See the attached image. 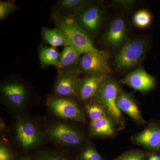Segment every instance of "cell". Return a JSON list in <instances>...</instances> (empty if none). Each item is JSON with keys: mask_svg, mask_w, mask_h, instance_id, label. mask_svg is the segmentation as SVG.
<instances>
[{"mask_svg": "<svg viewBox=\"0 0 160 160\" xmlns=\"http://www.w3.org/2000/svg\"><path fill=\"white\" fill-rule=\"evenodd\" d=\"M14 155L12 152L6 146L1 144L0 146V160H13Z\"/></svg>", "mask_w": 160, "mask_h": 160, "instance_id": "obj_26", "label": "cell"}, {"mask_svg": "<svg viewBox=\"0 0 160 160\" xmlns=\"http://www.w3.org/2000/svg\"><path fill=\"white\" fill-rule=\"evenodd\" d=\"M90 2L89 0H59L55 4L54 11L62 16L72 18Z\"/></svg>", "mask_w": 160, "mask_h": 160, "instance_id": "obj_18", "label": "cell"}, {"mask_svg": "<svg viewBox=\"0 0 160 160\" xmlns=\"http://www.w3.org/2000/svg\"><path fill=\"white\" fill-rule=\"evenodd\" d=\"M47 104L52 111L60 118L81 122L86 120L78 104L69 98L52 97L48 99Z\"/></svg>", "mask_w": 160, "mask_h": 160, "instance_id": "obj_6", "label": "cell"}, {"mask_svg": "<svg viewBox=\"0 0 160 160\" xmlns=\"http://www.w3.org/2000/svg\"><path fill=\"white\" fill-rule=\"evenodd\" d=\"M19 8L16 4L15 1H1L0 2V19H4L12 12L16 11Z\"/></svg>", "mask_w": 160, "mask_h": 160, "instance_id": "obj_23", "label": "cell"}, {"mask_svg": "<svg viewBox=\"0 0 160 160\" xmlns=\"http://www.w3.org/2000/svg\"><path fill=\"white\" fill-rule=\"evenodd\" d=\"M120 88L118 83L115 80L109 75L105 76L95 98L118 129H122L125 125L122 113L118 108L116 103Z\"/></svg>", "mask_w": 160, "mask_h": 160, "instance_id": "obj_2", "label": "cell"}, {"mask_svg": "<svg viewBox=\"0 0 160 160\" xmlns=\"http://www.w3.org/2000/svg\"><path fill=\"white\" fill-rule=\"evenodd\" d=\"M149 48V42L144 38H133L128 40L115 57L116 68L121 72L135 68L145 58Z\"/></svg>", "mask_w": 160, "mask_h": 160, "instance_id": "obj_3", "label": "cell"}, {"mask_svg": "<svg viewBox=\"0 0 160 160\" xmlns=\"http://www.w3.org/2000/svg\"><path fill=\"white\" fill-rule=\"evenodd\" d=\"M17 137L23 148L29 149L37 145L40 135L36 126L28 120H22L16 126Z\"/></svg>", "mask_w": 160, "mask_h": 160, "instance_id": "obj_12", "label": "cell"}, {"mask_svg": "<svg viewBox=\"0 0 160 160\" xmlns=\"http://www.w3.org/2000/svg\"><path fill=\"white\" fill-rule=\"evenodd\" d=\"M38 55L41 66L56 67L60 53L53 47L41 46L39 49Z\"/></svg>", "mask_w": 160, "mask_h": 160, "instance_id": "obj_20", "label": "cell"}, {"mask_svg": "<svg viewBox=\"0 0 160 160\" xmlns=\"http://www.w3.org/2000/svg\"><path fill=\"white\" fill-rule=\"evenodd\" d=\"M42 38L45 42L50 45L52 47L69 46L68 40L59 29L55 28L50 29L44 28L42 30Z\"/></svg>", "mask_w": 160, "mask_h": 160, "instance_id": "obj_19", "label": "cell"}, {"mask_svg": "<svg viewBox=\"0 0 160 160\" xmlns=\"http://www.w3.org/2000/svg\"><path fill=\"white\" fill-rule=\"evenodd\" d=\"M136 2L133 0H115L112 1V3L115 6L125 9H129L134 6Z\"/></svg>", "mask_w": 160, "mask_h": 160, "instance_id": "obj_27", "label": "cell"}, {"mask_svg": "<svg viewBox=\"0 0 160 160\" xmlns=\"http://www.w3.org/2000/svg\"><path fill=\"white\" fill-rule=\"evenodd\" d=\"M120 83L127 85L134 90L145 92L153 89L156 85V79L142 67L131 72L120 81Z\"/></svg>", "mask_w": 160, "mask_h": 160, "instance_id": "obj_9", "label": "cell"}, {"mask_svg": "<svg viewBox=\"0 0 160 160\" xmlns=\"http://www.w3.org/2000/svg\"><path fill=\"white\" fill-rule=\"evenodd\" d=\"M116 130V126L107 116L91 121L89 125V132L93 137H110L115 133Z\"/></svg>", "mask_w": 160, "mask_h": 160, "instance_id": "obj_17", "label": "cell"}, {"mask_svg": "<svg viewBox=\"0 0 160 160\" xmlns=\"http://www.w3.org/2000/svg\"><path fill=\"white\" fill-rule=\"evenodd\" d=\"M80 78L78 74L58 72L54 86V92L56 96L78 98Z\"/></svg>", "mask_w": 160, "mask_h": 160, "instance_id": "obj_11", "label": "cell"}, {"mask_svg": "<svg viewBox=\"0 0 160 160\" xmlns=\"http://www.w3.org/2000/svg\"><path fill=\"white\" fill-rule=\"evenodd\" d=\"M127 26L122 17L115 18L103 33L102 41L112 48H121L126 42Z\"/></svg>", "mask_w": 160, "mask_h": 160, "instance_id": "obj_8", "label": "cell"}, {"mask_svg": "<svg viewBox=\"0 0 160 160\" xmlns=\"http://www.w3.org/2000/svg\"><path fill=\"white\" fill-rule=\"evenodd\" d=\"M21 160H30L28 159H22Z\"/></svg>", "mask_w": 160, "mask_h": 160, "instance_id": "obj_30", "label": "cell"}, {"mask_svg": "<svg viewBox=\"0 0 160 160\" xmlns=\"http://www.w3.org/2000/svg\"><path fill=\"white\" fill-rule=\"evenodd\" d=\"M42 160H67L65 158L55 155H46L42 158Z\"/></svg>", "mask_w": 160, "mask_h": 160, "instance_id": "obj_28", "label": "cell"}, {"mask_svg": "<svg viewBox=\"0 0 160 160\" xmlns=\"http://www.w3.org/2000/svg\"><path fill=\"white\" fill-rule=\"evenodd\" d=\"M109 59L108 54L102 50L83 53L80 59V73L86 75H109L112 72Z\"/></svg>", "mask_w": 160, "mask_h": 160, "instance_id": "obj_5", "label": "cell"}, {"mask_svg": "<svg viewBox=\"0 0 160 160\" xmlns=\"http://www.w3.org/2000/svg\"><path fill=\"white\" fill-rule=\"evenodd\" d=\"M1 92L6 101L16 107L22 106L27 100V89L19 82H11L3 84L1 86Z\"/></svg>", "mask_w": 160, "mask_h": 160, "instance_id": "obj_16", "label": "cell"}, {"mask_svg": "<svg viewBox=\"0 0 160 160\" xmlns=\"http://www.w3.org/2000/svg\"><path fill=\"white\" fill-rule=\"evenodd\" d=\"M52 19L55 28L65 35L69 46H73L83 53L100 51L93 45L91 37L72 18L62 16L54 11L52 14Z\"/></svg>", "mask_w": 160, "mask_h": 160, "instance_id": "obj_1", "label": "cell"}, {"mask_svg": "<svg viewBox=\"0 0 160 160\" xmlns=\"http://www.w3.org/2000/svg\"><path fill=\"white\" fill-rule=\"evenodd\" d=\"M132 141L138 145L153 150H160V126L149 125L142 131L134 135Z\"/></svg>", "mask_w": 160, "mask_h": 160, "instance_id": "obj_14", "label": "cell"}, {"mask_svg": "<svg viewBox=\"0 0 160 160\" xmlns=\"http://www.w3.org/2000/svg\"><path fill=\"white\" fill-rule=\"evenodd\" d=\"M82 54L73 46L64 47L56 67L58 72L77 74L80 73V59Z\"/></svg>", "mask_w": 160, "mask_h": 160, "instance_id": "obj_10", "label": "cell"}, {"mask_svg": "<svg viewBox=\"0 0 160 160\" xmlns=\"http://www.w3.org/2000/svg\"><path fill=\"white\" fill-rule=\"evenodd\" d=\"M47 134L56 142L66 146H78L84 139L80 132L65 124H58L52 126L47 129Z\"/></svg>", "mask_w": 160, "mask_h": 160, "instance_id": "obj_7", "label": "cell"}, {"mask_svg": "<svg viewBox=\"0 0 160 160\" xmlns=\"http://www.w3.org/2000/svg\"><path fill=\"white\" fill-rule=\"evenodd\" d=\"M144 156L142 151L132 150L125 152L114 160H143Z\"/></svg>", "mask_w": 160, "mask_h": 160, "instance_id": "obj_25", "label": "cell"}, {"mask_svg": "<svg viewBox=\"0 0 160 160\" xmlns=\"http://www.w3.org/2000/svg\"><path fill=\"white\" fill-rule=\"evenodd\" d=\"M148 160H160V157L157 155H151L149 157Z\"/></svg>", "mask_w": 160, "mask_h": 160, "instance_id": "obj_29", "label": "cell"}, {"mask_svg": "<svg viewBox=\"0 0 160 160\" xmlns=\"http://www.w3.org/2000/svg\"><path fill=\"white\" fill-rule=\"evenodd\" d=\"M71 18L91 37L99 30L104 19V11L99 3L91 1Z\"/></svg>", "mask_w": 160, "mask_h": 160, "instance_id": "obj_4", "label": "cell"}, {"mask_svg": "<svg viewBox=\"0 0 160 160\" xmlns=\"http://www.w3.org/2000/svg\"><path fill=\"white\" fill-rule=\"evenodd\" d=\"M80 159L81 160H102L99 153L92 146L84 148L80 154Z\"/></svg>", "mask_w": 160, "mask_h": 160, "instance_id": "obj_24", "label": "cell"}, {"mask_svg": "<svg viewBox=\"0 0 160 160\" xmlns=\"http://www.w3.org/2000/svg\"><path fill=\"white\" fill-rule=\"evenodd\" d=\"M85 110L91 121L108 116L102 106L95 99L90 100L86 103Z\"/></svg>", "mask_w": 160, "mask_h": 160, "instance_id": "obj_21", "label": "cell"}, {"mask_svg": "<svg viewBox=\"0 0 160 160\" xmlns=\"http://www.w3.org/2000/svg\"><path fill=\"white\" fill-rule=\"evenodd\" d=\"M152 16L149 12L145 9L138 11L133 15L132 21L136 26L140 28L147 27L151 24Z\"/></svg>", "mask_w": 160, "mask_h": 160, "instance_id": "obj_22", "label": "cell"}, {"mask_svg": "<svg viewBox=\"0 0 160 160\" xmlns=\"http://www.w3.org/2000/svg\"><path fill=\"white\" fill-rule=\"evenodd\" d=\"M118 108L136 122L143 124L145 122L142 113L133 98L120 87L116 101Z\"/></svg>", "mask_w": 160, "mask_h": 160, "instance_id": "obj_13", "label": "cell"}, {"mask_svg": "<svg viewBox=\"0 0 160 160\" xmlns=\"http://www.w3.org/2000/svg\"><path fill=\"white\" fill-rule=\"evenodd\" d=\"M105 76L88 75L80 78L78 86V98L82 102H89L95 98Z\"/></svg>", "mask_w": 160, "mask_h": 160, "instance_id": "obj_15", "label": "cell"}]
</instances>
